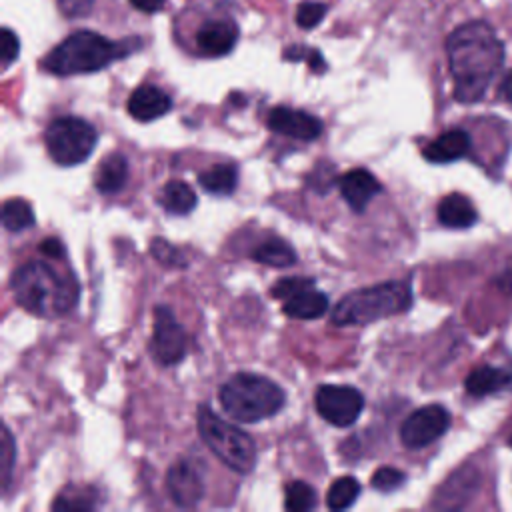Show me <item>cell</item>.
Returning a JSON list of instances; mask_svg holds the SVG:
<instances>
[{
  "label": "cell",
  "mask_w": 512,
  "mask_h": 512,
  "mask_svg": "<svg viewBox=\"0 0 512 512\" xmlns=\"http://www.w3.org/2000/svg\"><path fill=\"white\" fill-rule=\"evenodd\" d=\"M446 54L454 98L464 104L478 102L504 64V44L482 20L458 26L446 38Z\"/></svg>",
  "instance_id": "6da1fadb"
},
{
  "label": "cell",
  "mask_w": 512,
  "mask_h": 512,
  "mask_svg": "<svg viewBox=\"0 0 512 512\" xmlns=\"http://www.w3.org/2000/svg\"><path fill=\"white\" fill-rule=\"evenodd\" d=\"M10 288L26 312L42 318L66 314L80 296V284L72 274H60L42 260L18 266L10 278Z\"/></svg>",
  "instance_id": "7a4b0ae2"
},
{
  "label": "cell",
  "mask_w": 512,
  "mask_h": 512,
  "mask_svg": "<svg viewBox=\"0 0 512 512\" xmlns=\"http://www.w3.org/2000/svg\"><path fill=\"white\" fill-rule=\"evenodd\" d=\"M128 52L126 42H112L92 30H78L52 48L44 58V68L56 76L90 74L106 68Z\"/></svg>",
  "instance_id": "3957f363"
},
{
  "label": "cell",
  "mask_w": 512,
  "mask_h": 512,
  "mask_svg": "<svg viewBox=\"0 0 512 512\" xmlns=\"http://www.w3.org/2000/svg\"><path fill=\"white\" fill-rule=\"evenodd\" d=\"M218 400L230 418L250 424L280 412L286 402V394L266 376L238 372L220 386Z\"/></svg>",
  "instance_id": "277c9868"
},
{
  "label": "cell",
  "mask_w": 512,
  "mask_h": 512,
  "mask_svg": "<svg viewBox=\"0 0 512 512\" xmlns=\"http://www.w3.org/2000/svg\"><path fill=\"white\" fill-rule=\"evenodd\" d=\"M410 306V284L402 280H388L342 296L332 310V322L336 326L370 324L406 312Z\"/></svg>",
  "instance_id": "5b68a950"
},
{
  "label": "cell",
  "mask_w": 512,
  "mask_h": 512,
  "mask_svg": "<svg viewBox=\"0 0 512 512\" xmlns=\"http://www.w3.org/2000/svg\"><path fill=\"white\" fill-rule=\"evenodd\" d=\"M198 432L210 452L238 474H248L256 464L254 440L234 424L220 418L206 404L198 406Z\"/></svg>",
  "instance_id": "8992f818"
},
{
  "label": "cell",
  "mask_w": 512,
  "mask_h": 512,
  "mask_svg": "<svg viewBox=\"0 0 512 512\" xmlns=\"http://www.w3.org/2000/svg\"><path fill=\"white\" fill-rule=\"evenodd\" d=\"M50 158L60 166H76L84 162L98 140L96 128L78 116L54 118L44 134Z\"/></svg>",
  "instance_id": "52a82bcc"
},
{
  "label": "cell",
  "mask_w": 512,
  "mask_h": 512,
  "mask_svg": "<svg viewBox=\"0 0 512 512\" xmlns=\"http://www.w3.org/2000/svg\"><path fill=\"white\" fill-rule=\"evenodd\" d=\"M314 406H316V412L328 424L338 428H348L358 420L364 408V396L354 386L322 384L314 392Z\"/></svg>",
  "instance_id": "ba28073f"
},
{
  "label": "cell",
  "mask_w": 512,
  "mask_h": 512,
  "mask_svg": "<svg viewBox=\"0 0 512 512\" xmlns=\"http://www.w3.org/2000/svg\"><path fill=\"white\" fill-rule=\"evenodd\" d=\"M150 352L160 366H174L186 354V332L170 308H154Z\"/></svg>",
  "instance_id": "9c48e42d"
},
{
  "label": "cell",
  "mask_w": 512,
  "mask_h": 512,
  "mask_svg": "<svg viewBox=\"0 0 512 512\" xmlns=\"http://www.w3.org/2000/svg\"><path fill=\"white\" fill-rule=\"evenodd\" d=\"M448 426V410L440 404H428L406 416L400 426V440L406 448H424L444 436Z\"/></svg>",
  "instance_id": "30bf717a"
},
{
  "label": "cell",
  "mask_w": 512,
  "mask_h": 512,
  "mask_svg": "<svg viewBox=\"0 0 512 512\" xmlns=\"http://www.w3.org/2000/svg\"><path fill=\"white\" fill-rule=\"evenodd\" d=\"M166 492L180 508H194L204 496V480L200 468L188 460H176L166 474Z\"/></svg>",
  "instance_id": "8fae6325"
},
{
  "label": "cell",
  "mask_w": 512,
  "mask_h": 512,
  "mask_svg": "<svg viewBox=\"0 0 512 512\" xmlns=\"http://www.w3.org/2000/svg\"><path fill=\"white\" fill-rule=\"evenodd\" d=\"M266 124L272 132L290 136L296 140H314L322 134V120L306 110H296L288 106H274L268 112Z\"/></svg>",
  "instance_id": "7c38bea8"
},
{
  "label": "cell",
  "mask_w": 512,
  "mask_h": 512,
  "mask_svg": "<svg viewBox=\"0 0 512 512\" xmlns=\"http://www.w3.org/2000/svg\"><path fill=\"white\" fill-rule=\"evenodd\" d=\"M338 188L344 202L358 214L364 212L370 200L382 192V184L366 168H354L344 172L338 178Z\"/></svg>",
  "instance_id": "4fadbf2b"
},
{
  "label": "cell",
  "mask_w": 512,
  "mask_h": 512,
  "mask_svg": "<svg viewBox=\"0 0 512 512\" xmlns=\"http://www.w3.org/2000/svg\"><path fill=\"white\" fill-rule=\"evenodd\" d=\"M238 40V26L232 18H216L196 32V46L204 56H224Z\"/></svg>",
  "instance_id": "5bb4252c"
},
{
  "label": "cell",
  "mask_w": 512,
  "mask_h": 512,
  "mask_svg": "<svg viewBox=\"0 0 512 512\" xmlns=\"http://www.w3.org/2000/svg\"><path fill=\"white\" fill-rule=\"evenodd\" d=\"M170 108H172L170 96L154 84L138 86L126 102L128 114L138 122H152L164 116Z\"/></svg>",
  "instance_id": "9a60e30c"
},
{
  "label": "cell",
  "mask_w": 512,
  "mask_h": 512,
  "mask_svg": "<svg viewBox=\"0 0 512 512\" xmlns=\"http://www.w3.org/2000/svg\"><path fill=\"white\" fill-rule=\"evenodd\" d=\"M470 146H472L470 134L466 130L452 128V130L442 132L434 140H430L424 146L422 154L428 162L446 164V162H454V160L464 158L470 152Z\"/></svg>",
  "instance_id": "2e32d148"
},
{
  "label": "cell",
  "mask_w": 512,
  "mask_h": 512,
  "mask_svg": "<svg viewBox=\"0 0 512 512\" xmlns=\"http://www.w3.org/2000/svg\"><path fill=\"white\" fill-rule=\"evenodd\" d=\"M328 304L330 302L324 292L316 290L314 286H306V288L290 294L288 298H284L282 312L290 318L314 320V318H320L328 310Z\"/></svg>",
  "instance_id": "e0dca14e"
},
{
  "label": "cell",
  "mask_w": 512,
  "mask_h": 512,
  "mask_svg": "<svg viewBox=\"0 0 512 512\" xmlns=\"http://www.w3.org/2000/svg\"><path fill=\"white\" fill-rule=\"evenodd\" d=\"M126 180H128V160L120 152L106 154L94 172V186L100 194L120 192Z\"/></svg>",
  "instance_id": "ac0fdd59"
},
{
  "label": "cell",
  "mask_w": 512,
  "mask_h": 512,
  "mask_svg": "<svg viewBox=\"0 0 512 512\" xmlns=\"http://www.w3.org/2000/svg\"><path fill=\"white\" fill-rule=\"evenodd\" d=\"M436 216H438V222L446 228H470L478 218L472 202L460 192H452L444 196L438 204Z\"/></svg>",
  "instance_id": "d6986e66"
},
{
  "label": "cell",
  "mask_w": 512,
  "mask_h": 512,
  "mask_svg": "<svg viewBox=\"0 0 512 512\" xmlns=\"http://www.w3.org/2000/svg\"><path fill=\"white\" fill-rule=\"evenodd\" d=\"M512 382V374L496 368V366H478L474 368L466 380H464V388L470 396H486V394H494L502 388H506Z\"/></svg>",
  "instance_id": "ffe728a7"
},
{
  "label": "cell",
  "mask_w": 512,
  "mask_h": 512,
  "mask_svg": "<svg viewBox=\"0 0 512 512\" xmlns=\"http://www.w3.org/2000/svg\"><path fill=\"white\" fill-rule=\"evenodd\" d=\"M158 202L162 204V208L168 214H176V216H184L188 212L194 210L198 198L196 192L182 180H170L162 186Z\"/></svg>",
  "instance_id": "44dd1931"
},
{
  "label": "cell",
  "mask_w": 512,
  "mask_h": 512,
  "mask_svg": "<svg viewBox=\"0 0 512 512\" xmlns=\"http://www.w3.org/2000/svg\"><path fill=\"white\" fill-rule=\"evenodd\" d=\"M198 184L214 196H228L236 190L238 170L234 164H214L208 170L200 172Z\"/></svg>",
  "instance_id": "7402d4cb"
},
{
  "label": "cell",
  "mask_w": 512,
  "mask_h": 512,
  "mask_svg": "<svg viewBox=\"0 0 512 512\" xmlns=\"http://www.w3.org/2000/svg\"><path fill=\"white\" fill-rule=\"evenodd\" d=\"M252 260H256L258 264L264 266H272V268H288L296 262V252L294 248L280 240V238H270L264 240L262 244H258L252 252H250Z\"/></svg>",
  "instance_id": "603a6c76"
},
{
  "label": "cell",
  "mask_w": 512,
  "mask_h": 512,
  "mask_svg": "<svg viewBox=\"0 0 512 512\" xmlns=\"http://www.w3.org/2000/svg\"><path fill=\"white\" fill-rule=\"evenodd\" d=\"M100 504L94 486H68L52 502V510H94Z\"/></svg>",
  "instance_id": "cb8c5ba5"
},
{
  "label": "cell",
  "mask_w": 512,
  "mask_h": 512,
  "mask_svg": "<svg viewBox=\"0 0 512 512\" xmlns=\"http://www.w3.org/2000/svg\"><path fill=\"white\" fill-rule=\"evenodd\" d=\"M360 494V482L354 476L336 478L326 492V506L330 510H346L350 508Z\"/></svg>",
  "instance_id": "d4e9b609"
},
{
  "label": "cell",
  "mask_w": 512,
  "mask_h": 512,
  "mask_svg": "<svg viewBox=\"0 0 512 512\" xmlns=\"http://www.w3.org/2000/svg\"><path fill=\"white\" fill-rule=\"evenodd\" d=\"M2 224L10 232H20L34 226V212L22 198H10L2 204Z\"/></svg>",
  "instance_id": "484cf974"
},
{
  "label": "cell",
  "mask_w": 512,
  "mask_h": 512,
  "mask_svg": "<svg viewBox=\"0 0 512 512\" xmlns=\"http://www.w3.org/2000/svg\"><path fill=\"white\" fill-rule=\"evenodd\" d=\"M316 506V492L310 484L294 480L284 490V508L290 512H306Z\"/></svg>",
  "instance_id": "4316f807"
},
{
  "label": "cell",
  "mask_w": 512,
  "mask_h": 512,
  "mask_svg": "<svg viewBox=\"0 0 512 512\" xmlns=\"http://www.w3.org/2000/svg\"><path fill=\"white\" fill-rule=\"evenodd\" d=\"M404 482H406V474H404L402 470L394 468V466H382V468H378V470L372 474V480H370L372 488L378 490V492H384V494L398 490Z\"/></svg>",
  "instance_id": "83f0119b"
},
{
  "label": "cell",
  "mask_w": 512,
  "mask_h": 512,
  "mask_svg": "<svg viewBox=\"0 0 512 512\" xmlns=\"http://www.w3.org/2000/svg\"><path fill=\"white\" fill-rule=\"evenodd\" d=\"M150 252L164 266H186V260H184L182 252L164 238H154L150 242Z\"/></svg>",
  "instance_id": "f1b7e54d"
},
{
  "label": "cell",
  "mask_w": 512,
  "mask_h": 512,
  "mask_svg": "<svg viewBox=\"0 0 512 512\" xmlns=\"http://www.w3.org/2000/svg\"><path fill=\"white\" fill-rule=\"evenodd\" d=\"M14 458H16L14 440H12L10 430L4 426V430H2V446H0V466H2V474H0V478H2V486H4V490L8 488L10 478H12Z\"/></svg>",
  "instance_id": "f546056e"
},
{
  "label": "cell",
  "mask_w": 512,
  "mask_h": 512,
  "mask_svg": "<svg viewBox=\"0 0 512 512\" xmlns=\"http://www.w3.org/2000/svg\"><path fill=\"white\" fill-rule=\"evenodd\" d=\"M324 16H326V4H322V2H302L296 10V24L304 30H310L316 24H320Z\"/></svg>",
  "instance_id": "4dcf8cb0"
},
{
  "label": "cell",
  "mask_w": 512,
  "mask_h": 512,
  "mask_svg": "<svg viewBox=\"0 0 512 512\" xmlns=\"http://www.w3.org/2000/svg\"><path fill=\"white\" fill-rule=\"evenodd\" d=\"M284 58L286 60H306L308 66L314 72H324L326 70V62H324L322 54L314 48H308V46H290V48L284 50Z\"/></svg>",
  "instance_id": "1f68e13d"
},
{
  "label": "cell",
  "mask_w": 512,
  "mask_h": 512,
  "mask_svg": "<svg viewBox=\"0 0 512 512\" xmlns=\"http://www.w3.org/2000/svg\"><path fill=\"white\" fill-rule=\"evenodd\" d=\"M306 286H314V280L312 278H302V276H292V278H280L272 288H270V294L274 298H288L290 294L306 288Z\"/></svg>",
  "instance_id": "d6a6232c"
},
{
  "label": "cell",
  "mask_w": 512,
  "mask_h": 512,
  "mask_svg": "<svg viewBox=\"0 0 512 512\" xmlns=\"http://www.w3.org/2000/svg\"><path fill=\"white\" fill-rule=\"evenodd\" d=\"M2 40H0V54H2V66H10L16 58H18V52H20V42H18V36L10 30V28H2L0 32Z\"/></svg>",
  "instance_id": "836d02e7"
},
{
  "label": "cell",
  "mask_w": 512,
  "mask_h": 512,
  "mask_svg": "<svg viewBox=\"0 0 512 512\" xmlns=\"http://www.w3.org/2000/svg\"><path fill=\"white\" fill-rule=\"evenodd\" d=\"M58 4L66 16H86L92 8V0H58Z\"/></svg>",
  "instance_id": "e575fe53"
},
{
  "label": "cell",
  "mask_w": 512,
  "mask_h": 512,
  "mask_svg": "<svg viewBox=\"0 0 512 512\" xmlns=\"http://www.w3.org/2000/svg\"><path fill=\"white\" fill-rule=\"evenodd\" d=\"M38 250H40L44 256H48V258H60L62 252H64L62 244H60L56 238H44L42 244L38 246Z\"/></svg>",
  "instance_id": "d590c367"
},
{
  "label": "cell",
  "mask_w": 512,
  "mask_h": 512,
  "mask_svg": "<svg viewBox=\"0 0 512 512\" xmlns=\"http://www.w3.org/2000/svg\"><path fill=\"white\" fill-rule=\"evenodd\" d=\"M498 96H500L504 102H508V104L512 106V70H508V72L502 76V80H500V84H498Z\"/></svg>",
  "instance_id": "8d00e7d4"
},
{
  "label": "cell",
  "mask_w": 512,
  "mask_h": 512,
  "mask_svg": "<svg viewBox=\"0 0 512 512\" xmlns=\"http://www.w3.org/2000/svg\"><path fill=\"white\" fill-rule=\"evenodd\" d=\"M130 4H132L136 10H140V12L154 14V12L162 10L164 0H130Z\"/></svg>",
  "instance_id": "74e56055"
},
{
  "label": "cell",
  "mask_w": 512,
  "mask_h": 512,
  "mask_svg": "<svg viewBox=\"0 0 512 512\" xmlns=\"http://www.w3.org/2000/svg\"><path fill=\"white\" fill-rule=\"evenodd\" d=\"M508 444H510V448H512V436H510V440H508Z\"/></svg>",
  "instance_id": "f35d334b"
}]
</instances>
